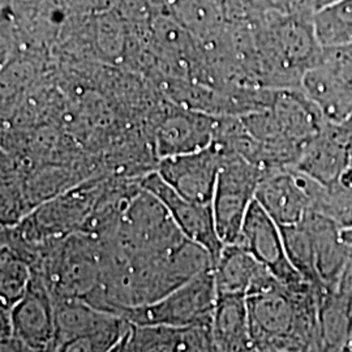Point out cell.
<instances>
[{
  "mask_svg": "<svg viewBox=\"0 0 352 352\" xmlns=\"http://www.w3.org/2000/svg\"><path fill=\"white\" fill-rule=\"evenodd\" d=\"M186 240L164 202L140 186L123 210L113 245L119 258L140 260L173 251Z\"/></svg>",
  "mask_w": 352,
  "mask_h": 352,
  "instance_id": "1",
  "label": "cell"
},
{
  "mask_svg": "<svg viewBox=\"0 0 352 352\" xmlns=\"http://www.w3.org/2000/svg\"><path fill=\"white\" fill-rule=\"evenodd\" d=\"M265 173L264 168L222 146V162L212 206L217 231L225 245L238 243Z\"/></svg>",
  "mask_w": 352,
  "mask_h": 352,
  "instance_id": "2",
  "label": "cell"
},
{
  "mask_svg": "<svg viewBox=\"0 0 352 352\" xmlns=\"http://www.w3.org/2000/svg\"><path fill=\"white\" fill-rule=\"evenodd\" d=\"M218 294L213 269L171 291L158 302L126 309L124 318L131 325L184 327L210 325Z\"/></svg>",
  "mask_w": 352,
  "mask_h": 352,
  "instance_id": "3",
  "label": "cell"
},
{
  "mask_svg": "<svg viewBox=\"0 0 352 352\" xmlns=\"http://www.w3.org/2000/svg\"><path fill=\"white\" fill-rule=\"evenodd\" d=\"M236 244L250 252L285 287L291 291L314 287L289 263L280 227L256 200L247 213Z\"/></svg>",
  "mask_w": 352,
  "mask_h": 352,
  "instance_id": "4",
  "label": "cell"
},
{
  "mask_svg": "<svg viewBox=\"0 0 352 352\" xmlns=\"http://www.w3.org/2000/svg\"><path fill=\"white\" fill-rule=\"evenodd\" d=\"M221 162L222 146L214 141L200 151L166 157L157 173L187 200L212 205Z\"/></svg>",
  "mask_w": 352,
  "mask_h": 352,
  "instance_id": "5",
  "label": "cell"
},
{
  "mask_svg": "<svg viewBox=\"0 0 352 352\" xmlns=\"http://www.w3.org/2000/svg\"><path fill=\"white\" fill-rule=\"evenodd\" d=\"M140 186L164 202L182 234L187 239L205 248L217 263L225 248V243L221 240L217 231L213 206L190 201L180 196L158 173H151L142 177Z\"/></svg>",
  "mask_w": 352,
  "mask_h": 352,
  "instance_id": "6",
  "label": "cell"
},
{
  "mask_svg": "<svg viewBox=\"0 0 352 352\" xmlns=\"http://www.w3.org/2000/svg\"><path fill=\"white\" fill-rule=\"evenodd\" d=\"M13 338L38 352H52L55 346V302L42 278L33 273L24 296L13 305Z\"/></svg>",
  "mask_w": 352,
  "mask_h": 352,
  "instance_id": "7",
  "label": "cell"
},
{
  "mask_svg": "<svg viewBox=\"0 0 352 352\" xmlns=\"http://www.w3.org/2000/svg\"><path fill=\"white\" fill-rule=\"evenodd\" d=\"M256 201L279 227L296 225L311 209L308 177L292 167L269 170L258 184Z\"/></svg>",
  "mask_w": 352,
  "mask_h": 352,
  "instance_id": "8",
  "label": "cell"
},
{
  "mask_svg": "<svg viewBox=\"0 0 352 352\" xmlns=\"http://www.w3.org/2000/svg\"><path fill=\"white\" fill-rule=\"evenodd\" d=\"M302 222L312 236L318 280L325 289H336L352 257V248L342 238V228L327 217L308 212Z\"/></svg>",
  "mask_w": 352,
  "mask_h": 352,
  "instance_id": "9",
  "label": "cell"
},
{
  "mask_svg": "<svg viewBox=\"0 0 352 352\" xmlns=\"http://www.w3.org/2000/svg\"><path fill=\"white\" fill-rule=\"evenodd\" d=\"M352 157V151L342 139L336 124L327 123L324 131L304 149L292 167L322 186L338 182Z\"/></svg>",
  "mask_w": 352,
  "mask_h": 352,
  "instance_id": "10",
  "label": "cell"
},
{
  "mask_svg": "<svg viewBox=\"0 0 352 352\" xmlns=\"http://www.w3.org/2000/svg\"><path fill=\"white\" fill-rule=\"evenodd\" d=\"M210 329L215 343L223 352L254 351L245 296H222L214 309Z\"/></svg>",
  "mask_w": 352,
  "mask_h": 352,
  "instance_id": "11",
  "label": "cell"
},
{
  "mask_svg": "<svg viewBox=\"0 0 352 352\" xmlns=\"http://www.w3.org/2000/svg\"><path fill=\"white\" fill-rule=\"evenodd\" d=\"M269 270L239 244H227L214 265L218 298L245 296Z\"/></svg>",
  "mask_w": 352,
  "mask_h": 352,
  "instance_id": "12",
  "label": "cell"
},
{
  "mask_svg": "<svg viewBox=\"0 0 352 352\" xmlns=\"http://www.w3.org/2000/svg\"><path fill=\"white\" fill-rule=\"evenodd\" d=\"M299 89L330 124H340L352 113V93L321 64L308 68Z\"/></svg>",
  "mask_w": 352,
  "mask_h": 352,
  "instance_id": "13",
  "label": "cell"
},
{
  "mask_svg": "<svg viewBox=\"0 0 352 352\" xmlns=\"http://www.w3.org/2000/svg\"><path fill=\"white\" fill-rule=\"evenodd\" d=\"M122 317L97 309L82 299L55 302V346L64 340L94 333L110 327ZM54 346V347H55Z\"/></svg>",
  "mask_w": 352,
  "mask_h": 352,
  "instance_id": "14",
  "label": "cell"
},
{
  "mask_svg": "<svg viewBox=\"0 0 352 352\" xmlns=\"http://www.w3.org/2000/svg\"><path fill=\"white\" fill-rule=\"evenodd\" d=\"M322 352L340 351L352 342V300L336 289L327 291L318 305Z\"/></svg>",
  "mask_w": 352,
  "mask_h": 352,
  "instance_id": "15",
  "label": "cell"
},
{
  "mask_svg": "<svg viewBox=\"0 0 352 352\" xmlns=\"http://www.w3.org/2000/svg\"><path fill=\"white\" fill-rule=\"evenodd\" d=\"M213 129L209 122L188 116L168 119L160 131V151H164V158L200 151L213 144Z\"/></svg>",
  "mask_w": 352,
  "mask_h": 352,
  "instance_id": "16",
  "label": "cell"
},
{
  "mask_svg": "<svg viewBox=\"0 0 352 352\" xmlns=\"http://www.w3.org/2000/svg\"><path fill=\"white\" fill-rule=\"evenodd\" d=\"M316 38L322 49L352 43V0H336L312 13Z\"/></svg>",
  "mask_w": 352,
  "mask_h": 352,
  "instance_id": "17",
  "label": "cell"
},
{
  "mask_svg": "<svg viewBox=\"0 0 352 352\" xmlns=\"http://www.w3.org/2000/svg\"><path fill=\"white\" fill-rule=\"evenodd\" d=\"M176 21L199 38H217L225 21L222 7L215 0H176Z\"/></svg>",
  "mask_w": 352,
  "mask_h": 352,
  "instance_id": "18",
  "label": "cell"
},
{
  "mask_svg": "<svg viewBox=\"0 0 352 352\" xmlns=\"http://www.w3.org/2000/svg\"><path fill=\"white\" fill-rule=\"evenodd\" d=\"M308 192L311 199L309 212L327 217L342 230L352 228V189L337 183L322 186L308 177Z\"/></svg>",
  "mask_w": 352,
  "mask_h": 352,
  "instance_id": "19",
  "label": "cell"
},
{
  "mask_svg": "<svg viewBox=\"0 0 352 352\" xmlns=\"http://www.w3.org/2000/svg\"><path fill=\"white\" fill-rule=\"evenodd\" d=\"M282 238L289 263L302 274V277L315 289L325 292L327 289L318 280L316 272L315 252L309 230L304 222L280 227Z\"/></svg>",
  "mask_w": 352,
  "mask_h": 352,
  "instance_id": "20",
  "label": "cell"
},
{
  "mask_svg": "<svg viewBox=\"0 0 352 352\" xmlns=\"http://www.w3.org/2000/svg\"><path fill=\"white\" fill-rule=\"evenodd\" d=\"M32 267L21 256L1 245L0 252V300L1 308L11 311L19 302L32 280Z\"/></svg>",
  "mask_w": 352,
  "mask_h": 352,
  "instance_id": "21",
  "label": "cell"
},
{
  "mask_svg": "<svg viewBox=\"0 0 352 352\" xmlns=\"http://www.w3.org/2000/svg\"><path fill=\"white\" fill-rule=\"evenodd\" d=\"M184 329L164 325H132L129 331L132 351L180 352Z\"/></svg>",
  "mask_w": 352,
  "mask_h": 352,
  "instance_id": "22",
  "label": "cell"
},
{
  "mask_svg": "<svg viewBox=\"0 0 352 352\" xmlns=\"http://www.w3.org/2000/svg\"><path fill=\"white\" fill-rule=\"evenodd\" d=\"M129 327L131 324L120 318L113 325L98 331L64 340L56 344L52 352H109L123 338Z\"/></svg>",
  "mask_w": 352,
  "mask_h": 352,
  "instance_id": "23",
  "label": "cell"
},
{
  "mask_svg": "<svg viewBox=\"0 0 352 352\" xmlns=\"http://www.w3.org/2000/svg\"><path fill=\"white\" fill-rule=\"evenodd\" d=\"M317 63L325 67L344 88L352 93V43L322 49Z\"/></svg>",
  "mask_w": 352,
  "mask_h": 352,
  "instance_id": "24",
  "label": "cell"
},
{
  "mask_svg": "<svg viewBox=\"0 0 352 352\" xmlns=\"http://www.w3.org/2000/svg\"><path fill=\"white\" fill-rule=\"evenodd\" d=\"M265 8L279 14H311L308 0H263Z\"/></svg>",
  "mask_w": 352,
  "mask_h": 352,
  "instance_id": "25",
  "label": "cell"
},
{
  "mask_svg": "<svg viewBox=\"0 0 352 352\" xmlns=\"http://www.w3.org/2000/svg\"><path fill=\"white\" fill-rule=\"evenodd\" d=\"M336 291L352 300V257L340 276Z\"/></svg>",
  "mask_w": 352,
  "mask_h": 352,
  "instance_id": "26",
  "label": "cell"
},
{
  "mask_svg": "<svg viewBox=\"0 0 352 352\" xmlns=\"http://www.w3.org/2000/svg\"><path fill=\"white\" fill-rule=\"evenodd\" d=\"M0 352H38L29 346L24 344L16 338H8V340H1V346H0Z\"/></svg>",
  "mask_w": 352,
  "mask_h": 352,
  "instance_id": "27",
  "label": "cell"
},
{
  "mask_svg": "<svg viewBox=\"0 0 352 352\" xmlns=\"http://www.w3.org/2000/svg\"><path fill=\"white\" fill-rule=\"evenodd\" d=\"M337 129L340 132L342 139L346 141V144L349 145V148L352 151V113L347 116V119L340 123V124H336Z\"/></svg>",
  "mask_w": 352,
  "mask_h": 352,
  "instance_id": "28",
  "label": "cell"
},
{
  "mask_svg": "<svg viewBox=\"0 0 352 352\" xmlns=\"http://www.w3.org/2000/svg\"><path fill=\"white\" fill-rule=\"evenodd\" d=\"M131 327H132V325H131ZM131 327L128 329V331L123 336V338L119 340L109 352H133L132 351V346H131V340H129Z\"/></svg>",
  "mask_w": 352,
  "mask_h": 352,
  "instance_id": "29",
  "label": "cell"
},
{
  "mask_svg": "<svg viewBox=\"0 0 352 352\" xmlns=\"http://www.w3.org/2000/svg\"><path fill=\"white\" fill-rule=\"evenodd\" d=\"M333 1H336V0H308V7H309L311 12L314 13L317 10H320L321 7L330 4Z\"/></svg>",
  "mask_w": 352,
  "mask_h": 352,
  "instance_id": "30",
  "label": "cell"
}]
</instances>
